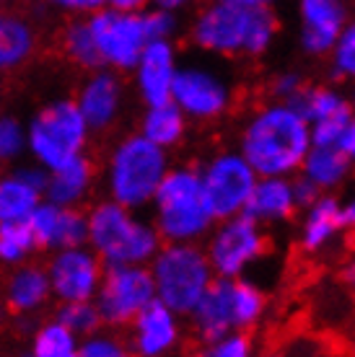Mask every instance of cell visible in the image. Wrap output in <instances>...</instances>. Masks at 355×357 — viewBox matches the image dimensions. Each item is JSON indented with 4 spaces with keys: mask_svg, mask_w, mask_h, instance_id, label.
Segmentation results:
<instances>
[{
    "mask_svg": "<svg viewBox=\"0 0 355 357\" xmlns=\"http://www.w3.org/2000/svg\"><path fill=\"white\" fill-rule=\"evenodd\" d=\"M195 0H151V6H159V8H166V10H174V13H182L192 6Z\"/></svg>",
    "mask_w": 355,
    "mask_h": 357,
    "instance_id": "obj_43",
    "label": "cell"
},
{
    "mask_svg": "<svg viewBox=\"0 0 355 357\" xmlns=\"http://www.w3.org/2000/svg\"><path fill=\"white\" fill-rule=\"evenodd\" d=\"M52 298L50 277L47 269L34 267V264H18L13 275L6 282V305L18 316H31L42 311Z\"/></svg>",
    "mask_w": 355,
    "mask_h": 357,
    "instance_id": "obj_26",
    "label": "cell"
},
{
    "mask_svg": "<svg viewBox=\"0 0 355 357\" xmlns=\"http://www.w3.org/2000/svg\"><path fill=\"white\" fill-rule=\"evenodd\" d=\"M27 223L34 233L36 246L50 251L80 246V243H86V236H89L86 213H80L78 207L55 205L50 199H42L36 205Z\"/></svg>",
    "mask_w": 355,
    "mask_h": 357,
    "instance_id": "obj_20",
    "label": "cell"
},
{
    "mask_svg": "<svg viewBox=\"0 0 355 357\" xmlns=\"http://www.w3.org/2000/svg\"><path fill=\"white\" fill-rule=\"evenodd\" d=\"M347 101H350V109H353V114H355V81L350 83V91H347Z\"/></svg>",
    "mask_w": 355,
    "mask_h": 357,
    "instance_id": "obj_47",
    "label": "cell"
},
{
    "mask_svg": "<svg viewBox=\"0 0 355 357\" xmlns=\"http://www.w3.org/2000/svg\"><path fill=\"white\" fill-rule=\"evenodd\" d=\"M151 301H156V287L148 264L104 267L94 303L107 326H130V321Z\"/></svg>",
    "mask_w": 355,
    "mask_h": 357,
    "instance_id": "obj_13",
    "label": "cell"
},
{
    "mask_svg": "<svg viewBox=\"0 0 355 357\" xmlns=\"http://www.w3.org/2000/svg\"><path fill=\"white\" fill-rule=\"evenodd\" d=\"M303 89H306V78L298 70H280L270 81V93L277 101H296Z\"/></svg>",
    "mask_w": 355,
    "mask_h": 357,
    "instance_id": "obj_38",
    "label": "cell"
},
{
    "mask_svg": "<svg viewBox=\"0 0 355 357\" xmlns=\"http://www.w3.org/2000/svg\"><path fill=\"white\" fill-rule=\"evenodd\" d=\"M55 8L68 10V13H78V16H91L99 8L107 6V0H50Z\"/></svg>",
    "mask_w": 355,
    "mask_h": 357,
    "instance_id": "obj_39",
    "label": "cell"
},
{
    "mask_svg": "<svg viewBox=\"0 0 355 357\" xmlns=\"http://www.w3.org/2000/svg\"><path fill=\"white\" fill-rule=\"evenodd\" d=\"M267 313L265 290L244 277H215L200 303L189 311L192 334L200 344H210L231 329H257Z\"/></svg>",
    "mask_w": 355,
    "mask_h": 357,
    "instance_id": "obj_3",
    "label": "cell"
},
{
    "mask_svg": "<svg viewBox=\"0 0 355 357\" xmlns=\"http://www.w3.org/2000/svg\"><path fill=\"white\" fill-rule=\"evenodd\" d=\"M148 269L156 287V301L169 305L179 316H189L215 280L203 243L164 241L156 257L148 261Z\"/></svg>",
    "mask_w": 355,
    "mask_h": 357,
    "instance_id": "obj_7",
    "label": "cell"
},
{
    "mask_svg": "<svg viewBox=\"0 0 355 357\" xmlns=\"http://www.w3.org/2000/svg\"><path fill=\"white\" fill-rule=\"evenodd\" d=\"M298 174L319 192H338V189L347 187V181L355 174V166L350 163L347 153L340 145L311 143V148L303 155Z\"/></svg>",
    "mask_w": 355,
    "mask_h": 357,
    "instance_id": "obj_24",
    "label": "cell"
},
{
    "mask_svg": "<svg viewBox=\"0 0 355 357\" xmlns=\"http://www.w3.org/2000/svg\"><path fill=\"white\" fill-rule=\"evenodd\" d=\"M280 34V21L270 6H233L210 0L197 10L189 26V42L215 57H249L270 54Z\"/></svg>",
    "mask_w": 355,
    "mask_h": 357,
    "instance_id": "obj_2",
    "label": "cell"
},
{
    "mask_svg": "<svg viewBox=\"0 0 355 357\" xmlns=\"http://www.w3.org/2000/svg\"><path fill=\"white\" fill-rule=\"evenodd\" d=\"M86 243L96 251L104 267L115 264H148L161 249V236L153 220H143L138 210L104 199L86 213Z\"/></svg>",
    "mask_w": 355,
    "mask_h": 357,
    "instance_id": "obj_4",
    "label": "cell"
},
{
    "mask_svg": "<svg viewBox=\"0 0 355 357\" xmlns=\"http://www.w3.org/2000/svg\"><path fill=\"white\" fill-rule=\"evenodd\" d=\"M182 316L161 301H151L130 321V344L140 357L171 355L182 344Z\"/></svg>",
    "mask_w": 355,
    "mask_h": 357,
    "instance_id": "obj_18",
    "label": "cell"
},
{
    "mask_svg": "<svg viewBox=\"0 0 355 357\" xmlns=\"http://www.w3.org/2000/svg\"><path fill=\"white\" fill-rule=\"evenodd\" d=\"M47 277L52 287V298L60 303L68 301H94L104 277V261L89 243L57 249L47 264Z\"/></svg>",
    "mask_w": 355,
    "mask_h": 357,
    "instance_id": "obj_14",
    "label": "cell"
},
{
    "mask_svg": "<svg viewBox=\"0 0 355 357\" xmlns=\"http://www.w3.org/2000/svg\"><path fill=\"white\" fill-rule=\"evenodd\" d=\"M205 205L213 220L244 213L249 195L257 184V171L239 151H218L197 169Z\"/></svg>",
    "mask_w": 355,
    "mask_h": 357,
    "instance_id": "obj_10",
    "label": "cell"
},
{
    "mask_svg": "<svg viewBox=\"0 0 355 357\" xmlns=\"http://www.w3.org/2000/svg\"><path fill=\"white\" fill-rule=\"evenodd\" d=\"M171 101L192 122H218L233 107V83L213 65H179L171 86Z\"/></svg>",
    "mask_w": 355,
    "mask_h": 357,
    "instance_id": "obj_11",
    "label": "cell"
},
{
    "mask_svg": "<svg viewBox=\"0 0 355 357\" xmlns=\"http://www.w3.org/2000/svg\"><path fill=\"white\" fill-rule=\"evenodd\" d=\"M340 280H342V285H345L350 293H355V257L342 261V267H340Z\"/></svg>",
    "mask_w": 355,
    "mask_h": 357,
    "instance_id": "obj_42",
    "label": "cell"
},
{
    "mask_svg": "<svg viewBox=\"0 0 355 357\" xmlns=\"http://www.w3.org/2000/svg\"><path fill=\"white\" fill-rule=\"evenodd\" d=\"M340 148L347 153V158L350 163L355 166V116L350 119V125H347L345 135H342V140H340Z\"/></svg>",
    "mask_w": 355,
    "mask_h": 357,
    "instance_id": "obj_41",
    "label": "cell"
},
{
    "mask_svg": "<svg viewBox=\"0 0 355 357\" xmlns=\"http://www.w3.org/2000/svg\"><path fill=\"white\" fill-rule=\"evenodd\" d=\"M171 169L169 151L151 143L140 132L127 135L112 148L107 161L109 199L130 210L151 207L161 178Z\"/></svg>",
    "mask_w": 355,
    "mask_h": 357,
    "instance_id": "obj_6",
    "label": "cell"
},
{
    "mask_svg": "<svg viewBox=\"0 0 355 357\" xmlns=\"http://www.w3.org/2000/svg\"><path fill=\"white\" fill-rule=\"evenodd\" d=\"M0 316H3V303H0Z\"/></svg>",
    "mask_w": 355,
    "mask_h": 357,
    "instance_id": "obj_48",
    "label": "cell"
},
{
    "mask_svg": "<svg viewBox=\"0 0 355 357\" xmlns=\"http://www.w3.org/2000/svg\"><path fill=\"white\" fill-rule=\"evenodd\" d=\"M187 119L184 112L174 104V101H161V104H148L145 114L140 119V135L148 137L151 143L161 145V148H177L187 135Z\"/></svg>",
    "mask_w": 355,
    "mask_h": 357,
    "instance_id": "obj_27",
    "label": "cell"
},
{
    "mask_svg": "<svg viewBox=\"0 0 355 357\" xmlns=\"http://www.w3.org/2000/svg\"><path fill=\"white\" fill-rule=\"evenodd\" d=\"M122 101L124 89L119 73L109 68H96L78 89L75 107L80 109L91 130H107L117 122V116L122 112Z\"/></svg>",
    "mask_w": 355,
    "mask_h": 357,
    "instance_id": "obj_21",
    "label": "cell"
},
{
    "mask_svg": "<svg viewBox=\"0 0 355 357\" xmlns=\"http://www.w3.org/2000/svg\"><path fill=\"white\" fill-rule=\"evenodd\" d=\"M86 21H89L101 68H109V70H133L143 47L151 42L140 10H122L104 6L96 13L86 16Z\"/></svg>",
    "mask_w": 355,
    "mask_h": 357,
    "instance_id": "obj_12",
    "label": "cell"
},
{
    "mask_svg": "<svg viewBox=\"0 0 355 357\" xmlns=\"http://www.w3.org/2000/svg\"><path fill=\"white\" fill-rule=\"evenodd\" d=\"M127 349L117 337L112 334H101V331H91L78 342V355L80 357H122Z\"/></svg>",
    "mask_w": 355,
    "mask_h": 357,
    "instance_id": "obj_37",
    "label": "cell"
},
{
    "mask_svg": "<svg viewBox=\"0 0 355 357\" xmlns=\"http://www.w3.org/2000/svg\"><path fill=\"white\" fill-rule=\"evenodd\" d=\"M296 21H298V50L311 60L327 57L340 31L350 21L347 0H296Z\"/></svg>",
    "mask_w": 355,
    "mask_h": 357,
    "instance_id": "obj_16",
    "label": "cell"
},
{
    "mask_svg": "<svg viewBox=\"0 0 355 357\" xmlns=\"http://www.w3.org/2000/svg\"><path fill=\"white\" fill-rule=\"evenodd\" d=\"M294 195H296V202H298V210H301V207H306L309 202H314L321 192L314 187V184H309L301 174H294Z\"/></svg>",
    "mask_w": 355,
    "mask_h": 357,
    "instance_id": "obj_40",
    "label": "cell"
},
{
    "mask_svg": "<svg viewBox=\"0 0 355 357\" xmlns=\"http://www.w3.org/2000/svg\"><path fill=\"white\" fill-rule=\"evenodd\" d=\"M57 319H60L71 331H75L78 337H86V334L96 331L99 326L104 324L94 301H68V303L60 305Z\"/></svg>",
    "mask_w": 355,
    "mask_h": 357,
    "instance_id": "obj_33",
    "label": "cell"
},
{
    "mask_svg": "<svg viewBox=\"0 0 355 357\" xmlns=\"http://www.w3.org/2000/svg\"><path fill=\"white\" fill-rule=\"evenodd\" d=\"M177 70L179 54L171 39H151L143 47L138 63L133 65V78L135 91H138V96L145 107L169 101Z\"/></svg>",
    "mask_w": 355,
    "mask_h": 357,
    "instance_id": "obj_19",
    "label": "cell"
},
{
    "mask_svg": "<svg viewBox=\"0 0 355 357\" xmlns=\"http://www.w3.org/2000/svg\"><path fill=\"white\" fill-rule=\"evenodd\" d=\"M65 52H68V57H71L73 63L86 68V70L101 68V60H99L96 45H94V36H91L86 18L68 26V31H65Z\"/></svg>",
    "mask_w": 355,
    "mask_h": 357,
    "instance_id": "obj_31",
    "label": "cell"
},
{
    "mask_svg": "<svg viewBox=\"0 0 355 357\" xmlns=\"http://www.w3.org/2000/svg\"><path fill=\"white\" fill-rule=\"evenodd\" d=\"M91 127L75 101H52L39 109L27 125V153L36 166L55 169L60 163L83 155Z\"/></svg>",
    "mask_w": 355,
    "mask_h": 357,
    "instance_id": "obj_8",
    "label": "cell"
},
{
    "mask_svg": "<svg viewBox=\"0 0 355 357\" xmlns=\"http://www.w3.org/2000/svg\"><path fill=\"white\" fill-rule=\"evenodd\" d=\"M203 352L210 357H249L254 352V337H252V331L231 329L210 344H205Z\"/></svg>",
    "mask_w": 355,
    "mask_h": 357,
    "instance_id": "obj_35",
    "label": "cell"
},
{
    "mask_svg": "<svg viewBox=\"0 0 355 357\" xmlns=\"http://www.w3.org/2000/svg\"><path fill=\"white\" fill-rule=\"evenodd\" d=\"M107 6L122 10H143L145 6H151V0H107Z\"/></svg>",
    "mask_w": 355,
    "mask_h": 357,
    "instance_id": "obj_44",
    "label": "cell"
},
{
    "mask_svg": "<svg viewBox=\"0 0 355 357\" xmlns=\"http://www.w3.org/2000/svg\"><path fill=\"white\" fill-rule=\"evenodd\" d=\"M203 249L210 259L215 277H244L265 259L270 238L267 228L247 213L215 220L203 238Z\"/></svg>",
    "mask_w": 355,
    "mask_h": 357,
    "instance_id": "obj_9",
    "label": "cell"
},
{
    "mask_svg": "<svg viewBox=\"0 0 355 357\" xmlns=\"http://www.w3.org/2000/svg\"><path fill=\"white\" fill-rule=\"evenodd\" d=\"M94 187V166L86 155H75L71 161L47 169L45 199L55 205L78 207Z\"/></svg>",
    "mask_w": 355,
    "mask_h": 357,
    "instance_id": "obj_25",
    "label": "cell"
},
{
    "mask_svg": "<svg viewBox=\"0 0 355 357\" xmlns=\"http://www.w3.org/2000/svg\"><path fill=\"white\" fill-rule=\"evenodd\" d=\"M34 52V31L24 18L0 13V70H13Z\"/></svg>",
    "mask_w": 355,
    "mask_h": 357,
    "instance_id": "obj_28",
    "label": "cell"
},
{
    "mask_svg": "<svg viewBox=\"0 0 355 357\" xmlns=\"http://www.w3.org/2000/svg\"><path fill=\"white\" fill-rule=\"evenodd\" d=\"M353 342H355V337H353Z\"/></svg>",
    "mask_w": 355,
    "mask_h": 357,
    "instance_id": "obj_49",
    "label": "cell"
},
{
    "mask_svg": "<svg viewBox=\"0 0 355 357\" xmlns=\"http://www.w3.org/2000/svg\"><path fill=\"white\" fill-rule=\"evenodd\" d=\"M80 337L71 331L60 319L36 326L31 337V352L36 357H75Z\"/></svg>",
    "mask_w": 355,
    "mask_h": 357,
    "instance_id": "obj_29",
    "label": "cell"
},
{
    "mask_svg": "<svg viewBox=\"0 0 355 357\" xmlns=\"http://www.w3.org/2000/svg\"><path fill=\"white\" fill-rule=\"evenodd\" d=\"M218 3H233V6H275L277 0H218Z\"/></svg>",
    "mask_w": 355,
    "mask_h": 357,
    "instance_id": "obj_46",
    "label": "cell"
},
{
    "mask_svg": "<svg viewBox=\"0 0 355 357\" xmlns=\"http://www.w3.org/2000/svg\"><path fill=\"white\" fill-rule=\"evenodd\" d=\"M311 148L306 116L291 101H267L247 116L236 151L257 176H294Z\"/></svg>",
    "mask_w": 355,
    "mask_h": 357,
    "instance_id": "obj_1",
    "label": "cell"
},
{
    "mask_svg": "<svg viewBox=\"0 0 355 357\" xmlns=\"http://www.w3.org/2000/svg\"><path fill=\"white\" fill-rule=\"evenodd\" d=\"M244 213L265 228L294 220L298 213V202L294 195V176H257V184L249 195Z\"/></svg>",
    "mask_w": 355,
    "mask_h": 357,
    "instance_id": "obj_23",
    "label": "cell"
},
{
    "mask_svg": "<svg viewBox=\"0 0 355 357\" xmlns=\"http://www.w3.org/2000/svg\"><path fill=\"white\" fill-rule=\"evenodd\" d=\"M342 207H345V220H347V228H353L355 231V192L350 197H347L345 202H342Z\"/></svg>",
    "mask_w": 355,
    "mask_h": 357,
    "instance_id": "obj_45",
    "label": "cell"
},
{
    "mask_svg": "<svg viewBox=\"0 0 355 357\" xmlns=\"http://www.w3.org/2000/svg\"><path fill=\"white\" fill-rule=\"evenodd\" d=\"M151 210L161 241L200 243L215 223L205 205L200 174L192 166L166 171L151 199Z\"/></svg>",
    "mask_w": 355,
    "mask_h": 357,
    "instance_id": "obj_5",
    "label": "cell"
},
{
    "mask_svg": "<svg viewBox=\"0 0 355 357\" xmlns=\"http://www.w3.org/2000/svg\"><path fill=\"white\" fill-rule=\"evenodd\" d=\"M329 70L332 78L345 83L355 81V21L350 18L347 26L340 31L338 42L329 50Z\"/></svg>",
    "mask_w": 355,
    "mask_h": 357,
    "instance_id": "obj_32",
    "label": "cell"
},
{
    "mask_svg": "<svg viewBox=\"0 0 355 357\" xmlns=\"http://www.w3.org/2000/svg\"><path fill=\"white\" fill-rule=\"evenodd\" d=\"M143 24L148 31V39H174V34L179 31V13L159 6H145L140 10Z\"/></svg>",
    "mask_w": 355,
    "mask_h": 357,
    "instance_id": "obj_36",
    "label": "cell"
},
{
    "mask_svg": "<svg viewBox=\"0 0 355 357\" xmlns=\"http://www.w3.org/2000/svg\"><path fill=\"white\" fill-rule=\"evenodd\" d=\"M45 176L47 171L36 163L0 174V223H27L45 199Z\"/></svg>",
    "mask_w": 355,
    "mask_h": 357,
    "instance_id": "obj_22",
    "label": "cell"
},
{
    "mask_svg": "<svg viewBox=\"0 0 355 357\" xmlns=\"http://www.w3.org/2000/svg\"><path fill=\"white\" fill-rule=\"evenodd\" d=\"M39 249L29 223H0V264L18 267Z\"/></svg>",
    "mask_w": 355,
    "mask_h": 357,
    "instance_id": "obj_30",
    "label": "cell"
},
{
    "mask_svg": "<svg viewBox=\"0 0 355 357\" xmlns=\"http://www.w3.org/2000/svg\"><path fill=\"white\" fill-rule=\"evenodd\" d=\"M298 246L303 254L321 257L338 246L342 233L347 231L345 207L335 192H321L314 202L298 210Z\"/></svg>",
    "mask_w": 355,
    "mask_h": 357,
    "instance_id": "obj_17",
    "label": "cell"
},
{
    "mask_svg": "<svg viewBox=\"0 0 355 357\" xmlns=\"http://www.w3.org/2000/svg\"><path fill=\"white\" fill-rule=\"evenodd\" d=\"M291 104H296L298 112L306 116L311 143L321 145H340L350 119L355 116L345 91L329 83H306V89Z\"/></svg>",
    "mask_w": 355,
    "mask_h": 357,
    "instance_id": "obj_15",
    "label": "cell"
},
{
    "mask_svg": "<svg viewBox=\"0 0 355 357\" xmlns=\"http://www.w3.org/2000/svg\"><path fill=\"white\" fill-rule=\"evenodd\" d=\"M27 155V125L16 114H0V163H16Z\"/></svg>",
    "mask_w": 355,
    "mask_h": 357,
    "instance_id": "obj_34",
    "label": "cell"
}]
</instances>
